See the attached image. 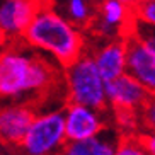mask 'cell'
Masks as SVG:
<instances>
[{"instance_id":"30bf717a","label":"cell","mask_w":155,"mask_h":155,"mask_svg":"<svg viewBox=\"0 0 155 155\" xmlns=\"http://www.w3.org/2000/svg\"><path fill=\"white\" fill-rule=\"evenodd\" d=\"M87 51L106 82L126 72V36L97 39L96 45H87Z\"/></svg>"},{"instance_id":"5bb4252c","label":"cell","mask_w":155,"mask_h":155,"mask_svg":"<svg viewBox=\"0 0 155 155\" xmlns=\"http://www.w3.org/2000/svg\"><path fill=\"white\" fill-rule=\"evenodd\" d=\"M114 155H152V153L147 150L140 133L138 135L133 133V135H121Z\"/></svg>"},{"instance_id":"6da1fadb","label":"cell","mask_w":155,"mask_h":155,"mask_svg":"<svg viewBox=\"0 0 155 155\" xmlns=\"http://www.w3.org/2000/svg\"><path fill=\"white\" fill-rule=\"evenodd\" d=\"M58 91H63L58 63L26 43L0 46V99L28 102L39 109Z\"/></svg>"},{"instance_id":"8992f818","label":"cell","mask_w":155,"mask_h":155,"mask_svg":"<svg viewBox=\"0 0 155 155\" xmlns=\"http://www.w3.org/2000/svg\"><path fill=\"white\" fill-rule=\"evenodd\" d=\"M133 21L131 5H126L119 0H99L96 17L89 29L97 39L124 38Z\"/></svg>"},{"instance_id":"3957f363","label":"cell","mask_w":155,"mask_h":155,"mask_svg":"<svg viewBox=\"0 0 155 155\" xmlns=\"http://www.w3.org/2000/svg\"><path fill=\"white\" fill-rule=\"evenodd\" d=\"M61 80L67 102L107 109L106 80L89 51L82 53L72 63L65 65L61 68Z\"/></svg>"},{"instance_id":"8fae6325","label":"cell","mask_w":155,"mask_h":155,"mask_svg":"<svg viewBox=\"0 0 155 155\" xmlns=\"http://www.w3.org/2000/svg\"><path fill=\"white\" fill-rule=\"evenodd\" d=\"M126 72L148 94H155V53L130 36H126Z\"/></svg>"},{"instance_id":"7c38bea8","label":"cell","mask_w":155,"mask_h":155,"mask_svg":"<svg viewBox=\"0 0 155 155\" xmlns=\"http://www.w3.org/2000/svg\"><path fill=\"white\" fill-rule=\"evenodd\" d=\"M119 138L121 133L114 126H109L92 138L67 141L58 155H114Z\"/></svg>"},{"instance_id":"9a60e30c","label":"cell","mask_w":155,"mask_h":155,"mask_svg":"<svg viewBox=\"0 0 155 155\" xmlns=\"http://www.w3.org/2000/svg\"><path fill=\"white\" fill-rule=\"evenodd\" d=\"M126 36L140 41L145 48H148L152 53H155V26L140 22V21H133Z\"/></svg>"},{"instance_id":"d6986e66","label":"cell","mask_w":155,"mask_h":155,"mask_svg":"<svg viewBox=\"0 0 155 155\" xmlns=\"http://www.w3.org/2000/svg\"><path fill=\"white\" fill-rule=\"evenodd\" d=\"M119 2H123V4H126V5H131V7H133V4H135L137 0H119Z\"/></svg>"},{"instance_id":"ba28073f","label":"cell","mask_w":155,"mask_h":155,"mask_svg":"<svg viewBox=\"0 0 155 155\" xmlns=\"http://www.w3.org/2000/svg\"><path fill=\"white\" fill-rule=\"evenodd\" d=\"M45 0H0V43L19 41Z\"/></svg>"},{"instance_id":"2e32d148","label":"cell","mask_w":155,"mask_h":155,"mask_svg":"<svg viewBox=\"0 0 155 155\" xmlns=\"http://www.w3.org/2000/svg\"><path fill=\"white\" fill-rule=\"evenodd\" d=\"M155 131V94H148L138 111V133Z\"/></svg>"},{"instance_id":"ac0fdd59","label":"cell","mask_w":155,"mask_h":155,"mask_svg":"<svg viewBox=\"0 0 155 155\" xmlns=\"http://www.w3.org/2000/svg\"><path fill=\"white\" fill-rule=\"evenodd\" d=\"M143 143H145L147 150L150 152L152 155H155V131H150V133H141L140 135Z\"/></svg>"},{"instance_id":"277c9868","label":"cell","mask_w":155,"mask_h":155,"mask_svg":"<svg viewBox=\"0 0 155 155\" xmlns=\"http://www.w3.org/2000/svg\"><path fill=\"white\" fill-rule=\"evenodd\" d=\"M67 143L61 107L38 109L17 145L19 155H58Z\"/></svg>"},{"instance_id":"e0dca14e","label":"cell","mask_w":155,"mask_h":155,"mask_svg":"<svg viewBox=\"0 0 155 155\" xmlns=\"http://www.w3.org/2000/svg\"><path fill=\"white\" fill-rule=\"evenodd\" d=\"M131 9L135 21L155 26V0H137Z\"/></svg>"},{"instance_id":"9c48e42d","label":"cell","mask_w":155,"mask_h":155,"mask_svg":"<svg viewBox=\"0 0 155 155\" xmlns=\"http://www.w3.org/2000/svg\"><path fill=\"white\" fill-rule=\"evenodd\" d=\"M106 97H107V107L111 111L138 113L148 97V92L137 78L124 72L123 75L106 82Z\"/></svg>"},{"instance_id":"7a4b0ae2","label":"cell","mask_w":155,"mask_h":155,"mask_svg":"<svg viewBox=\"0 0 155 155\" xmlns=\"http://www.w3.org/2000/svg\"><path fill=\"white\" fill-rule=\"evenodd\" d=\"M24 43L51 58L61 68L87 51L84 29L77 28L45 0L22 36Z\"/></svg>"},{"instance_id":"4fadbf2b","label":"cell","mask_w":155,"mask_h":155,"mask_svg":"<svg viewBox=\"0 0 155 155\" xmlns=\"http://www.w3.org/2000/svg\"><path fill=\"white\" fill-rule=\"evenodd\" d=\"M51 5L77 28L89 29L96 17L99 0H51Z\"/></svg>"},{"instance_id":"5b68a950","label":"cell","mask_w":155,"mask_h":155,"mask_svg":"<svg viewBox=\"0 0 155 155\" xmlns=\"http://www.w3.org/2000/svg\"><path fill=\"white\" fill-rule=\"evenodd\" d=\"M67 141L85 140L102 133L111 126V118L106 109H96L91 106L67 102L61 107Z\"/></svg>"},{"instance_id":"52a82bcc","label":"cell","mask_w":155,"mask_h":155,"mask_svg":"<svg viewBox=\"0 0 155 155\" xmlns=\"http://www.w3.org/2000/svg\"><path fill=\"white\" fill-rule=\"evenodd\" d=\"M36 111V107L28 102L0 99V143L17 148Z\"/></svg>"}]
</instances>
